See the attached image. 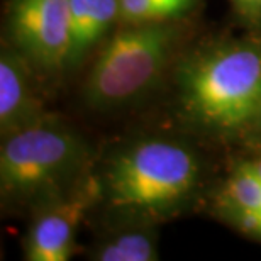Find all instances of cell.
<instances>
[{"instance_id": "277c9868", "label": "cell", "mask_w": 261, "mask_h": 261, "mask_svg": "<svg viewBox=\"0 0 261 261\" xmlns=\"http://www.w3.org/2000/svg\"><path fill=\"white\" fill-rule=\"evenodd\" d=\"M176 44L170 22L127 24L103 44L83 97L95 109H116L141 97L163 73Z\"/></svg>"}, {"instance_id": "ba28073f", "label": "cell", "mask_w": 261, "mask_h": 261, "mask_svg": "<svg viewBox=\"0 0 261 261\" xmlns=\"http://www.w3.org/2000/svg\"><path fill=\"white\" fill-rule=\"evenodd\" d=\"M121 20L119 0H71L66 68L76 66Z\"/></svg>"}, {"instance_id": "30bf717a", "label": "cell", "mask_w": 261, "mask_h": 261, "mask_svg": "<svg viewBox=\"0 0 261 261\" xmlns=\"http://www.w3.org/2000/svg\"><path fill=\"white\" fill-rule=\"evenodd\" d=\"M92 258L98 261H154L158 259V238L141 221L136 226L116 229L100 239Z\"/></svg>"}, {"instance_id": "8fae6325", "label": "cell", "mask_w": 261, "mask_h": 261, "mask_svg": "<svg viewBox=\"0 0 261 261\" xmlns=\"http://www.w3.org/2000/svg\"><path fill=\"white\" fill-rule=\"evenodd\" d=\"M195 4L197 0H119L121 20L126 24L171 22Z\"/></svg>"}, {"instance_id": "5b68a950", "label": "cell", "mask_w": 261, "mask_h": 261, "mask_svg": "<svg viewBox=\"0 0 261 261\" xmlns=\"http://www.w3.org/2000/svg\"><path fill=\"white\" fill-rule=\"evenodd\" d=\"M71 0H10V44L44 73L66 68Z\"/></svg>"}, {"instance_id": "7c38bea8", "label": "cell", "mask_w": 261, "mask_h": 261, "mask_svg": "<svg viewBox=\"0 0 261 261\" xmlns=\"http://www.w3.org/2000/svg\"><path fill=\"white\" fill-rule=\"evenodd\" d=\"M236 4L249 14L261 12V0H236Z\"/></svg>"}, {"instance_id": "7a4b0ae2", "label": "cell", "mask_w": 261, "mask_h": 261, "mask_svg": "<svg viewBox=\"0 0 261 261\" xmlns=\"http://www.w3.org/2000/svg\"><path fill=\"white\" fill-rule=\"evenodd\" d=\"M198 181L200 161L194 151L176 141L144 139L111 160L102 192L112 207L149 217L181 207Z\"/></svg>"}, {"instance_id": "4fadbf2b", "label": "cell", "mask_w": 261, "mask_h": 261, "mask_svg": "<svg viewBox=\"0 0 261 261\" xmlns=\"http://www.w3.org/2000/svg\"><path fill=\"white\" fill-rule=\"evenodd\" d=\"M246 163L251 166V170L254 171V173H256L259 178H261V154H258L256 158L254 160H251V161H246Z\"/></svg>"}, {"instance_id": "52a82bcc", "label": "cell", "mask_w": 261, "mask_h": 261, "mask_svg": "<svg viewBox=\"0 0 261 261\" xmlns=\"http://www.w3.org/2000/svg\"><path fill=\"white\" fill-rule=\"evenodd\" d=\"M33 65L9 44L0 55V133L2 138L43 121L34 90Z\"/></svg>"}, {"instance_id": "8992f818", "label": "cell", "mask_w": 261, "mask_h": 261, "mask_svg": "<svg viewBox=\"0 0 261 261\" xmlns=\"http://www.w3.org/2000/svg\"><path fill=\"white\" fill-rule=\"evenodd\" d=\"M100 194L102 185L95 178H83L75 189L41 202L24 238L25 259L66 261L70 258L78 226Z\"/></svg>"}, {"instance_id": "6da1fadb", "label": "cell", "mask_w": 261, "mask_h": 261, "mask_svg": "<svg viewBox=\"0 0 261 261\" xmlns=\"http://www.w3.org/2000/svg\"><path fill=\"white\" fill-rule=\"evenodd\" d=\"M187 117L216 133H243L261 122V48L221 46L197 56L180 75Z\"/></svg>"}, {"instance_id": "9c48e42d", "label": "cell", "mask_w": 261, "mask_h": 261, "mask_svg": "<svg viewBox=\"0 0 261 261\" xmlns=\"http://www.w3.org/2000/svg\"><path fill=\"white\" fill-rule=\"evenodd\" d=\"M221 205L238 229L261 238V178L248 163L239 165L226 180Z\"/></svg>"}, {"instance_id": "3957f363", "label": "cell", "mask_w": 261, "mask_h": 261, "mask_svg": "<svg viewBox=\"0 0 261 261\" xmlns=\"http://www.w3.org/2000/svg\"><path fill=\"white\" fill-rule=\"evenodd\" d=\"M87 144L51 119L4 138L0 149V190L14 202L48 200L70 189L83 173Z\"/></svg>"}]
</instances>
